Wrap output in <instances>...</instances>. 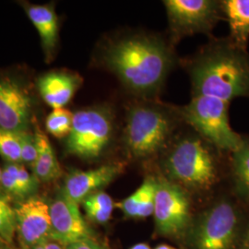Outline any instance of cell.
<instances>
[{
    "label": "cell",
    "mask_w": 249,
    "mask_h": 249,
    "mask_svg": "<svg viewBox=\"0 0 249 249\" xmlns=\"http://www.w3.org/2000/svg\"><path fill=\"white\" fill-rule=\"evenodd\" d=\"M104 58L124 87L143 99L160 91L175 64L169 43L144 33L117 39L108 45Z\"/></svg>",
    "instance_id": "cell-1"
},
{
    "label": "cell",
    "mask_w": 249,
    "mask_h": 249,
    "mask_svg": "<svg viewBox=\"0 0 249 249\" xmlns=\"http://www.w3.org/2000/svg\"><path fill=\"white\" fill-rule=\"evenodd\" d=\"M192 96L231 103L249 97V53L231 39L215 40L187 64Z\"/></svg>",
    "instance_id": "cell-2"
},
{
    "label": "cell",
    "mask_w": 249,
    "mask_h": 249,
    "mask_svg": "<svg viewBox=\"0 0 249 249\" xmlns=\"http://www.w3.org/2000/svg\"><path fill=\"white\" fill-rule=\"evenodd\" d=\"M181 120L178 109L143 99L130 106L123 131V144L134 159H148L169 147Z\"/></svg>",
    "instance_id": "cell-3"
},
{
    "label": "cell",
    "mask_w": 249,
    "mask_h": 249,
    "mask_svg": "<svg viewBox=\"0 0 249 249\" xmlns=\"http://www.w3.org/2000/svg\"><path fill=\"white\" fill-rule=\"evenodd\" d=\"M167 149L164 167L172 182L196 191L208 190L216 183V148L200 135L181 136L173 140Z\"/></svg>",
    "instance_id": "cell-4"
},
{
    "label": "cell",
    "mask_w": 249,
    "mask_h": 249,
    "mask_svg": "<svg viewBox=\"0 0 249 249\" xmlns=\"http://www.w3.org/2000/svg\"><path fill=\"white\" fill-rule=\"evenodd\" d=\"M229 103L206 96H192L187 106L178 108L182 121L195 129L219 151L232 153L243 142V137L230 124Z\"/></svg>",
    "instance_id": "cell-5"
},
{
    "label": "cell",
    "mask_w": 249,
    "mask_h": 249,
    "mask_svg": "<svg viewBox=\"0 0 249 249\" xmlns=\"http://www.w3.org/2000/svg\"><path fill=\"white\" fill-rule=\"evenodd\" d=\"M115 119L107 107H89L73 114L71 131L67 137V151L83 160L99 158L112 143Z\"/></svg>",
    "instance_id": "cell-6"
},
{
    "label": "cell",
    "mask_w": 249,
    "mask_h": 249,
    "mask_svg": "<svg viewBox=\"0 0 249 249\" xmlns=\"http://www.w3.org/2000/svg\"><path fill=\"white\" fill-rule=\"evenodd\" d=\"M244 233L238 208L230 200L222 199L213 205L196 223L192 246L193 249H237Z\"/></svg>",
    "instance_id": "cell-7"
},
{
    "label": "cell",
    "mask_w": 249,
    "mask_h": 249,
    "mask_svg": "<svg viewBox=\"0 0 249 249\" xmlns=\"http://www.w3.org/2000/svg\"><path fill=\"white\" fill-rule=\"evenodd\" d=\"M163 4L174 42L195 34H208L223 18L221 1L165 0Z\"/></svg>",
    "instance_id": "cell-8"
},
{
    "label": "cell",
    "mask_w": 249,
    "mask_h": 249,
    "mask_svg": "<svg viewBox=\"0 0 249 249\" xmlns=\"http://www.w3.org/2000/svg\"><path fill=\"white\" fill-rule=\"evenodd\" d=\"M153 216L160 234L181 236L190 223V202L184 188L169 179L158 178Z\"/></svg>",
    "instance_id": "cell-9"
},
{
    "label": "cell",
    "mask_w": 249,
    "mask_h": 249,
    "mask_svg": "<svg viewBox=\"0 0 249 249\" xmlns=\"http://www.w3.org/2000/svg\"><path fill=\"white\" fill-rule=\"evenodd\" d=\"M15 229L24 249L51 239L50 205L41 197H29L15 208Z\"/></svg>",
    "instance_id": "cell-10"
},
{
    "label": "cell",
    "mask_w": 249,
    "mask_h": 249,
    "mask_svg": "<svg viewBox=\"0 0 249 249\" xmlns=\"http://www.w3.org/2000/svg\"><path fill=\"white\" fill-rule=\"evenodd\" d=\"M51 240L67 247L71 244L93 239V233L80 213L79 204L69 199L62 191L50 204Z\"/></svg>",
    "instance_id": "cell-11"
},
{
    "label": "cell",
    "mask_w": 249,
    "mask_h": 249,
    "mask_svg": "<svg viewBox=\"0 0 249 249\" xmlns=\"http://www.w3.org/2000/svg\"><path fill=\"white\" fill-rule=\"evenodd\" d=\"M32 100L17 80L0 79V128L14 132L28 131Z\"/></svg>",
    "instance_id": "cell-12"
},
{
    "label": "cell",
    "mask_w": 249,
    "mask_h": 249,
    "mask_svg": "<svg viewBox=\"0 0 249 249\" xmlns=\"http://www.w3.org/2000/svg\"><path fill=\"white\" fill-rule=\"evenodd\" d=\"M123 170L120 163H107L95 169L73 170L67 177L63 187V194L73 202L80 204L92 193L113 182Z\"/></svg>",
    "instance_id": "cell-13"
},
{
    "label": "cell",
    "mask_w": 249,
    "mask_h": 249,
    "mask_svg": "<svg viewBox=\"0 0 249 249\" xmlns=\"http://www.w3.org/2000/svg\"><path fill=\"white\" fill-rule=\"evenodd\" d=\"M82 80L80 76L69 72H50L37 80V87L42 98L53 109L67 106Z\"/></svg>",
    "instance_id": "cell-14"
},
{
    "label": "cell",
    "mask_w": 249,
    "mask_h": 249,
    "mask_svg": "<svg viewBox=\"0 0 249 249\" xmlns=\"http://www.w3.org/2000/svg\"><path fill=\"white\" fill-rule=\"evenodd\" d=\"M26 12L40 36L46 56H51L58 39V19L54 10L49 5H31Z\"/></svg>",
    "instance_id": "cell-15"
},
{
    "label": "cell",
    "mask_w": 249,
    "mask_h": 249,
    "mask_svg": "<svg viewBox=\"0 0 249 249\" xmlns=\"http://www.w3.org/2000/svg\"><path fill=\"white\" fill-rule=\"evenodd\" d=\"M157 179L148 177L144 179L142 186L133 194L117 203L124 217L132 219H143L153 214Z\"/></svg>",
    "instance_id": "cell-16"
},
{
    "label": "cell",
    "mask_w": 249,
    "mask_h": 249,
    "mask_svg": "<svg viewBox=\"0 0 249 249\" xmlns=\"http://www.w3.org/2000/svg\"><path fill=\"white\" fill-rule=\"evenodd\" d=\"M223 18L231 32L230 39L240 47L247 49L249 39V0L221 1Z\"/></svg>",
    "instance_id": "cell-17"
},
{
    "label": "cell",
    "mask_w": 249,
    "mask_h": 249,
    "mask_svg": "<svg viewBox=\"0 0 249 249\" xmlns=\"http://www.w3.org/2000/svg\"><path fill=\"white\" fill-rule=\"evenodd\" d=\"M38 146V156L33 167L36 178L43 182H50L59 178L62 174L60 164L56 159L53 147L48 138L42 132L36 133Z\"/></svg>",
    "instance_id": "cell-18"
},
{
    "label": "cell",
    "mask_w": 249,
    "mask_h": 249,
    "mask_svg": "<svg viewBox=\"0 0 249 249\" xmlns=\"http://www.w3.org/2000/svg\"><path fill=\"white\" fill-rule=\"evenodd\" d=\"M231 172L236 194L249 204V138L231 153Z\"/></svg>",
    "instance_id": "cell-19"
},
{
    "label": "cell",
    "mask_w": 249,
    "mask_h": 249,
    "mask_svg": "<svg viewBox=\"0 0 249 249\" xmlns=\"http://www.w3.org/2000/svg\"><path fill=\"white\" fill-rule=\"evenodd\" d=\"M82 206L89 221L103 224L111 219L115 203L107 193L100 190L87 196L82 201Z\"/></svg>",
    "instance_id": "cell-20"
},
{
    "label": "cell",
    "mask_w": 249,
    "mask_h": 249,
    "mask_svg": "<svg viewBox=\"0 0 249 249\" xmlns=\"http://www.w3.org/2000/svg\"><path fill=\"white\" fill-rule=\"evenodd\" d=\"M73 114L65 108L53 109L48 115L45 125L46 130L55 138L68 137L71 131Z\"/></svg>",
    "instance_id": "cell-21"
},
{
    "label": "cell",
    "mask_w": 249,
    "mask_h": 249,
    "mask_svg": "<svg viewBox=\"0 0 249 249\" xmlns=\"http://www.w3.org/2000/svg\"><path fill=\"white\" fill-rule=\"evenodd\" d=\"M0 155L8 162H21L18 132L0 128Z\"/></svg>",
    "instance_id": "cell-22"
},
{
    "label": "cell",
    "mask_w": 249,
    "mask_h": 249,
    "mask_svg": "<svg viewBox=\"0 0 249 249\" xmlns=\"http://www.w3.org/2000/svg\"><path fill=\"white\" fill-rule=\"evenodd\" d=\"M18 135L20 144L21 161L34 167L38 156V146L36 136L29 133L28 131L18 132Z\"/></svg>",
    "instance_id": "cell-23"
},
{
    "label": "cell",
    "mask_w": 249,
    "mask_h": 249,
    "mask_svg": "<svg viewBox=\"0 0 249 249\" xmlns=\"http://www.w3.org/2000/svg\"><path fill=\"white\" fill-rule=\"evenodd\" d=\"M18 163L8 162L4 165L2 169L1 178H0V186L2 188L11 196H17L19 198H23L20 188L18 187V182L16 179V169Z\"/></svg>",
    "instance_id": "cell-24"
},
{
    "label": "cell",
    "mask_w": 249,
    "mask_h": 249,
    "mask_svg": "<svg viewBox=\"0 0 249 249\" xmlns=\"http://www.w3.org/2000/svg\"><path fill=\"white\" fill-rule=\"evenodd\" d=\"M16 179L23 198L32 195L36 191L39 180L36 178L35 175L30 174L28 170L19 163H18L16 169Z\"/></svg>",
    "instance_id": "cell-25"
},
{
    "label": "cell",
    "mask_w": 249,
    "mask_h": 249,
    "mask_svg": "<svg viewBox=\"0 0 249 249\" xmlns=\"http://www.w3.org/2000/svg\"><path fill=\"white\" fill-rule=\"evenodd\" d=\"M66 249H107L94 239H84L71 244Z\"/></svg>",
    "instance_id": "cell-26"
},
{
    "label": "cell",
    "mask_w": 249,
    "mask_h": 249,
    "mask_svg": "<svg viewBox=\"0 0 249 249\" xmlns=\"http://www.w3.org/2000/svg\"><path fill=\"white\" fill-rule=\"evenodd\" d=\"M0 215L1 216H9L15 217L14 209L9 204L7 197L0 195Z\"/></svg>",
    "instance_id": "cell-27"
},
{
    "label": "cell",
    "mask_w": 249,
    "mask_h": 249,
    "mask_svg": "<svg viewBox=\"0 0 249 249\" xmlns=\"http://www.w3.org/2000/svg\"><path fill=\"white\" fill-rule=\"evenodd\" d=\"M29 249H66V247L59 244L58 242L50 239Z\"/></svg>",
    "instance_id": "cell-28"
},
{
    "label": "cell",
    "mask_w": 249,
    "mask_h": 249,
    "mask_svg": "<svg viewBox=\"0 0 249 249\" xmlns=\"http://www.w3.org/2000/svg\"><path fill=\"white\" fill-rule=\"evenodd\" d=\"M238 249H249V226L245 231L243 239L241 241L240 247Z\"/></svg>",
    "instance_id": "cell-29"
},
{
    "label": "cell",
    "mask_w": 249,
    "mask_h": 249,
    "mask_svg": "<svg viewBox=\"0 0 249 249\" xmlns=\"http://www.w3.org/2000/svg\"><path fill=\"white\" fill-rule=\"evenodd\" d=\"M130 249H151L147 244H143V243H141V244H137V245H135L133 246L132 248Z\"/></svg>",
    "instance_id": "cell-30"
},
{
    "label": "cell",
    "mask_w": 249,
    "mask_h": 249,
    "mask_svg": "<svg viewBox=\"0 0 249 249\" xmlns=\"http://www.w3.org/2000/svg\"><path fill=\"white\" fill-rule=\"evenodd\" d=\"M154 249H177L176 248H173V247H171V246H168V245H160V246H158L157 248H155Z\"/></svg>",
    "instance_id": "cell-31"
},
{
    "label": "cell",
    "mask_w": 249,
    "mask_h": 249,
    "mask_svg": "<svg viewBox=\"0 0 249 249\" xmlns=\"http://www.w3.org/2000/svg\"><path fill=\"white\" fill-rule=\"evenodd\" d=\"M1 174H2V169L0 168V178H1Z\"/></svg>",
    "instance_id": "cell-32"
}]
</instances>
